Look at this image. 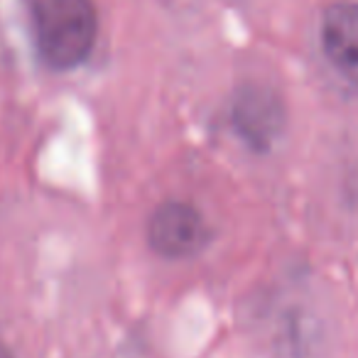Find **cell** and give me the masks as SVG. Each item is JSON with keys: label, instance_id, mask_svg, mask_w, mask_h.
Masks as SVG:
<instances>
[{"label": "cell", "instance_id": "obj_1", "mask_svg": "<svg viewBox=\"0 0 358 358\" xmlns=\"http://www.w3.org/2000/svg\"><path fill=\"white\" fill-rule=\"evenodd\" d=\"M37 55L52 71L81 66L96 47L99 10L94 0H30Z\"/></svg>", "mask_w": 358, "mask_h": 358}, {"label": "cell", "instance_id": "obj_2", "mask_svg": "<svg viewBox=\"0 0 358 358\" xmlns=\"http://www.w3.org/2000/svg\"><path fill=\"white\" fill-rule=\"evenodd\" d=\"M211 236L214 231L206 224L204 214L189 201H162L148 221L150 248L169 260H185L201 253Z\"/></svg>", "mask_w": 358, "mask_h": 358}, {"label": "cell", "instance_id": "obj_3", "mask_svg": "<svg viewBox=\"0 0 358 358\" xmlns=\"http://www.w3.org/2000/svg\"><path fill=\"white\" fill-rule=\"evenodd\" d=\"M285 106L280 94L263 84L241 86L231 103V123L241 140L258 152H265L275 145L285 128Z\"/></svg>", "mask_w": 358, "mask_h": 358}, {"label": "cell", "instance_id": "obj_4", "mask_svg": "<svg viewBox=\"0 0 358 358\" xmlns=\"http://www.w3.org/2000/svg\"><path fill=\"white\" fill-rule=\"evenodd\" d=\"M322 50L329 64L358 89V3H334L324 10Z\"/></svg>", "mask_w": 358, "mask_h": 358}, {"label": "cell", "instance_id": "obj_5", "mask_svg": "<svg viewBox=\"0 0 358 358\" xmlns=\"http://www.w3.org/2000/svg\"><path fill=\"white\" fill-rule=\"evenodd\" d=\"M0 358H15V356H13V351L3 341H0Z\"/></svg>", "mask_w": 358, "mask_h": 358}]
</instances>
